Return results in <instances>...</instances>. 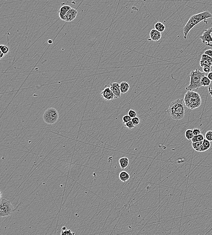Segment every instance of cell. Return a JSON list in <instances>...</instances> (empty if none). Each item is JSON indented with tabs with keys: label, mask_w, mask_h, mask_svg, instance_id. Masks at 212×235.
I'll use <instances>...</instances> for the list:
<instances>
[{
	"label": "cell",
	"mask_w": 212,
	"mask_h": 235,
	"mask_svg": "<svg viewBox=\"0 0 212 235\" xmlns=\"http://www.w3.org/2000/svg\"><path fill=\"white\" fill-rule=\"evenodd\" d=\"M184 99H178L170 103L166 112L175 120H182L185 115V108Z\"/></svg>",
	"instance_id": "1"
},
{
	"label": "cell",
	"mask_w": 212,
	"mask_h": 235,
	"mask_svg": "<svg viewBox=\"0 0 212 235\" xmlns=\"http://www.w3.org/2000/svg\"><path fill=\"white\" fill-rule=\"evenodd\" d=\"M212 17V15L209 11H204L191 16L183 28L184 39H186L189 31L197 24L202 21L207 24L208 23L206 20Z\"/></svg>",
	"instance_id": "2"
},
{
	"label": "cell",
	"mask_w": 212,
	"mask_h": 235,
	"mask_svg": "<svg viewBox=\"0 0 212 235\" xmlns=\"http://www.w3.org/2000/svg\"><path fill=\"white\" fill-rule=\"evenodd\" d=\"M184 101L185 106L190 110L199 107L202 103V99L199 93L193 91H188L185 93Z\"/></svg>",
	"instance_id": "3"
},
{
	"label": "cell",
	"mask_w": 212,
	"mask_h": 235,
	"mask_svg": "<svg viewBox=\"0 0 212 235\" xmlns=\"http://www.w3.org/2000/svg\"><path fill=\"white\" fill-rule=\"evenodd\" d=\"M205 72H201L199 69H196L190 72L189 76L190 77V83L185 88L187 91H192L194 89H198L202 87L201 84L202 78L206 76Z\"/></svg>",
	"instance_id": "4"
},
{
	"label": "cell",
	"mask_w": 212,
	"mask_h": 235,
	"mask_svg": "<svg viewBox=\"0 0 212 235\" xmlns=\"http://www.w3.org/2000/svg\"><path fill=\"white\" fill-rule=\"evenodd\" d=\"M14 208L11 202L5 198H1L0 201V217L10 216L14 211Z\"/></svg>",
	"instance_id": "5"
},
{
	"label": "cell",
	"mask_w": 212,
	"mask_h": 235,
	"mask_svg": "<svg viewBox=\"0 0 212 235\" xmlns=\"http://www.w3.org/2000/svg\"><path fill=\"white\" fill-rule=\"evenodd\" d=\"M58 112L54 108H49L47 109L43 115L44 121L49 125L55 124L58 121Z\"/></svg>",
	"instance_id": "6"
},
{
	"label": "cell",
	"mask_w": 212,
	"mask_h": 235,
	"mask_svg": "<svg viewBox=\"0 0 212 235\" xmlns=\"http://www.w3.org/2000/svg\"><path fill=\"white\" fill-rule=\"evenodd\" d=\"M199 38L203 44H205L206 46L212 47V27L205 30Z\"/></svg>",
	"instance_id": "7"
},
{
	"label": "cell",
	"mask_w": 212,
	"mask_h": 235,
	"mask_svg": "<svg viewBox=\"0 0 212 235\" xmlns=\"http://www.w3.org/2000/svg\"><path fill=\"white\" fill-rule=\"evenodd\" d=\"M101 95L104 100L106 101H111L115 99V95L110 87H106L103 89Z\"/></svg>",
	"instance_id": "8"
},
{
	"label": "cell",
	"mask_w": 212,
	"mask_h": 235,
	"mask_svg": "<svg viewBox=\"0 0 212 235\" xmlns=\"http://www.w3.org/2000/svg\"><path fill=\"white\" fill-rule=\"evenodd\" d=\"M110 87L114 93L116 99L120 97L121 92L120 88V84L117 82L112 83Z\"/></svg>",
	"instance_id": "9"
},
{
	"label": "cell",
	"mask_w": 212,
	"mask_h": 235,
	"mask_svg": "<svg viewBox=\"0 0 212 235\" xmlns=\"http://www.w3.org/2000/svg\"><path fill=\"white\" fill-rule=\"evenodd\" d=\"M77 10L74 8H71L68 11L65 15V21L66 22L73 21L77 17Z\"/></svg>",
	"instance_id": "10"
},
{
	"label": "cell",
	"mask_w": 212,
	"mask_h": 235,
	"mask_svg": "<svg viewBox=\"0 0 212 235\" xmlns=\"http://www.w3.org/2000/svg\"><path fill=\"white\" fill-rule=\"evenodd\" d=\"M161 32L155 29H152L150 33V38L148 39L149 41H153L157 42L160 40L161 38Z\"/></svg>",
	"instance_id": "11"
},
{
	"label": "cell",
	"mask_w": 212,
	"mask_h": 235,
	"mask_svg": "<svg viewBox=\"0 0 212 235\" xmlns=\"http://www.w3.org/2000/svg\"><path fill=\"white\" fill-rule=\"evenodd\" d=\"M71 8V6H64L61 7L59 11V15L61 20L65 21V15Z\"/></svg>",
	"instance_id": "12"
},
{
	"label": "cell",
	"mask_w": 212,
	"mask_h": 235,
	"mask_svg": "<svg viewBox=\"0 0 212 235\" xmlns=\"http://www.w3.org/2000/svg\"><path fill=\"white\" fill-rule=\"evenodd\" d=\"M121 92L122 94H125L129 91L130 90V86L128 83L127 82H122L120 84Z\"/></svg>",
	"instance_id": "13"
},
{
	"label": "cell",
	"mask_w": 212,
	"mask_h": 235,
	"mask_svg": "<svg viewBox=\"0 0 212 235\" xmlns=\"http://www.w3.org/2000/svg\"><path fill=\"white\" fill-rule=\"evenodd\" d=\"M129 160L127 158L124 157L122 158L119 160V164L122 170L125 169L129 165Z\"/></svg>",
	"instance_id": "14"
},
{
	"label": "cell",
	"mask_w": 212,
	"mask_h": 235,
	"mask_svg": "<svg viewBox=\"0 0 212 235\" xmlns=\"http://www.w3.org/2000/svg\"><path fill=\"white\" fill-rule=\"evenodd\" d=\"M119 178L122 182H126L130 179V175L128 173L125 171H122L119 174Z\"/></svg>",
	"instance_id": "15"
},
{
	"label": "cell",
	"mask_w": 212,
	"mask_h": 235,
	"mask_svg": "<svg viewBox=\"0 0 212 235\" xmlns=\"http://www.w3.org/2000/svg\"><path fill=\"white\" fill-rule=\"evenodd\" d=\"M203 143V141L192 143V147L196 151H198V152H201Z\"/></svg>",
	"instance_id": "16"
},
{
	"label": "cell",
	"mask_w": 212,
	"mask_h": 235,
	"mask_svg": "<svg viewBox=\"0 0 212 235\" xmlns=\"http://www.w3.org/2000/svg\"><path fill=\"white\" fill-rule=\"evenodd\" d=\"M210 146H211V144H210V141L206 139H204L203 140L201 152H204V151H207L210 148Z\"/></svg>",
	"instance_id": "17"
},
{
	"label": "cell",
	"mask_w": 212,
	"mask_h": 235,
	"mask_svg": "<svg viewBox=\"0 0 212 235\" xmlns=\"http://www.w3.org/2000/svg\"><path fill=\"white\" fill-rule=\"evenodd\" d=\"M211 81L207 76H204L202 78L201 80V84L202 87H209L211 84Z\"/></svg>",
	"instance_id": "18"
},
{
	"label": "cell",
	"mask_w": 212,
	"mask_h": 235,
	"mask_svg": "<svg viewBox=\"0 0 212 235\" xmlns=\"http://www.w3.org/2000/svg\"><path fill=\"white\" fill-rule=\"evenodd\" d=\"M155 29L160 32H163L165 30V25L161 22H157L155 25Z\"/></svg>",
	"instance_id": "19"
},
{
	"label": "cell",
	"mask_w": 212,
	"mask_h": 235,
	"mask_svg": "<svg viewBox=\"0 0 212 235\" xmlns=\"http://www.w3.org/2000/svg\"><path fill=\"white\" fill-rule=\"evenodd\" d=\"M204 139V136L202 134H199L197 135H194L193 139H191L192 143L202 141Z\"/></svg>",
	"instance_id": "20"
},
{
	"label": "cell",
	"mask_w": 212,
	"mask_h": 235,
	"mask_svg": "<svg viewBox=\"0 0 212 235\" xmlns=\"http://www.w3.org/2000/svg\"><path fill=\"white\" fill-rule=\"evenodd\" d=\"M185 136L186 139L189 140L192 139L194 136L193 134V130L187 129L185 132Z\"/></svg>",
	"instance_id": "21"
},
{
	"label": "cell",
	"mask_w": 212,
	"mask_h": 235,
	"mask_svg": "<svg viewBox=\"0 0 212 235\" xmlns=\"http://www.w3.org/2000/svg\"><path fill=\"white\" fill-rule=\"evenodd\" d=\"M0 50L2 53H4L5 55L8 54L9 51H10V49H9V47L5 45H0Z\"/></svg>",
	"instance_id": "22"
},
{
	"label": "cell",
	"mask_w": 212,
	"mask_h": 235,
	"mask_svg": "<svg viewBox=\"0 0 212 235\" xmlns=\"http://www.w3.org/2000/svg\"><path fill=\"white\" fill-rule=\"evenodd\" d=\"M200 65L201 67H203V68L205 66H209V67H211L212 66V63L205 61V60H200Z\"/></svg>",
	"instance_id": "23"
},
{
	"label": "cell",
	"mask_w": 212,
	"mask_h": 235,
	"mask_svg": "<svg viewBox=\"0 0 212 235\" xmlns=\"http://www.w3.org/2000/svg\"><path fill=\"white\" fill-rule=\"evenodd\" d=\"M201 60H205V61H208V62H210V63H212V58L208 56V55H206L204 53L202 54V57H201Z\"/></svg>",
	"instance_id": "24"
},
{
	"label": "cell",
	"mask_w": 212,
	"mask_h": 235,
	"mask_svg": "<svg viewBox=\"0 0 212 235\" xmlns=\"http://www.w3.org/2000/svg\"><path fill=\"white\" fill-rule=\"evenodd\" d=\"M205 139L209 141H212V130H209L206 132Z\"/></svg>",
	"instance_id": "25"
},
{
	"label": "cell",
	"mask_w": 212,
	"mask_h": 235,
	"mask_svg": "<svg viewBox=\"0 0 212 235\" xmlns=\"http://www.w3.org/2000/svg\"><path fill=\"white\" fill-rule=\"evenodd\" d=\"M123 123L124 125L126 123L129 122L130 121H131L132 118L129 115H125L123 117Z\"/></svg>",
	"instance_id": "26"
},
{
	"label": "cell",
	"mask_w": 212,
	"mask_h": 235,
	"mask_svg": "<svg viewBox=\"0 0 212 235\" xmlns=\"http://www.w3.org/2000/svg\"><path fill=\"white\" fill-rule=\"evenodd\" d=\"M124 125H125V126L126 127L127 129H132L135 128V126L134 125V124L132 123V121H129V122L126 123Z\"/></svg>",
	"instance_id": "27"
},
{
	"label": "cell",
	"mask_w": 212,
	"mask_h": 235,
	"mask_svg": "<svg viewBox=\"0 0 212 235\" xmlns=\"http://www.w3.org/2000/svg\"><path fill=\"white\" fill-rule=\"evenodd\" d=\"M128 115L132 119L133 117H137V113L134 110H132V109H130V110H129V112H128Z\"/></svg>",
	"instance_id": "28"
},
{
	"label": "cell",
	"mask_w": 212,
	"mask_h": 235,
	"mask_svg": "<svg viewBox=\"0 0 212 235\" xmlns=\"http://www.w3.org/2000/svg\"><path fill=\"white\" fill-rule=\"evenodd\" d=\"M131 121L135 126L137 125H139V124L140 120L139 119V117H135L132 118Z\"/></svg>",
	"instance_id": "29"
},
{
	"label": "cell",
	"mask_w": 212,
	"mask_h": 235,
	"mask_svg": "<svg viewBox=\"0 0 212 235\" xmlns=\"http://www.w3.org/2000/svg\"><path fill=\"white\" fill-rule=\"evenodd\" d=\"M75 233H73L70 230H66L62 231L61 232V235H74Z\"/></svg>",
	"instance_id": "30"
},
{
	"label": "cell",
	"mask_w": 212,
	"mask_h": 235,
	"mask_svg": "<svg viewBox=\"0 0 212 235\" xmlns=\"http://www.w3.org/2000/svg\"><path fill=\"white\" fill-rule=\"evenodd\" d=\"M203 70L204 72L205 73H208L211 72V68L209 66H205V67H203Z\"/></svg>",
	"instance_id": "31"
},
{
	"label": "cell",
	"mask_w": 212,
	"mask_h": 235,
	"mask_svg": "<svg viewBox=\"0 0 212 235\" xmlns=\"http://www.w3.org/2000/svg\"><path fill=\"white\" fill-rule=\"evenodd\" d=\"M193 134L194 135H197L201 134V131L199 129L195 128V129L193 130Z\"/></svg>",
	"instance_id": "32"
},
{
	"label": "cell",
	"mask_w": 212,
	"mask_h": 235,
	"mask_svg": "<svg viewBox=\"0 0 212 235\" xmlns=\"http://www.w3.org/2000/svg\"><path fill=\"white\" fill-rule=\"evenodd\" d=\"M204 53L212 58V50L211 49L206 50L204 52Z\"/></svg>",
	"instance_id": "33"
},
{
	"label": "cell",
	"mask_w": 212,
	"mask_h": 235,
	"mask_svg": "<svg viewBox=\"0 0 212 235\" xmlns=\"http://www.w3.org/2000/svg\"><path fill=\"white\" fill-rule=\"evenodd\" d=\"M207 77L209 78L210 81H212V72H210L208 73Z\"/></svg>",
	"instance_id": "34"
},
{
	"label": "cell",
	"mask_w": 212,
	"mask_h": 235,
	"mask_svg": "<svg viewBox=\"0 0 212 235\" xmlns=\"http://www.w3.org/2000/svg\"><path fill=\"white\" fill-rule=\"evenodd\" d=\"M4 56H5V55H4V53H2L1 51H0V58L2 59L4 57Z\"/></svg>",
	"instance_id": "35"
},
{
	"label": "cell",
	"mask_w": 212,
	"mask_h": 235,
	"mask_svg": "<svg viewBox=\"0 0 212 235\" xmlns=\"http://www.w3.org/2000/svg\"><path fill=\"white\" fill-rule=\"evenodd\" d=\"M67 227H63L62 228V231H65V230H67Z\"/></svg>",
	"instance_id": "36"
},
{
	"label": "cell",
	"mask_w": 212,
	"mask_h": 235,
	"mask_svg": "<svg viewBox=\"0 0 212 235\" xmlns=\"http://www.w3.org/2000/svg\"><path fill=\"white\" fill-rule=\"evenodd\" d=\"M49 44H52V43H53V41L51 40V39H49Z\"/></svg>",
	"instance_id": "37"
}]
</instances>
